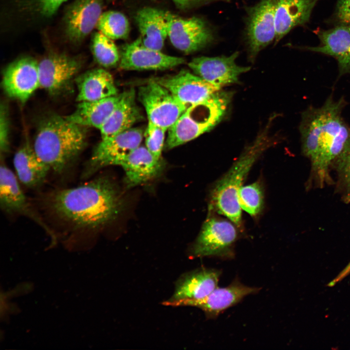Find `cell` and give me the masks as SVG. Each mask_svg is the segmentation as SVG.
Segmentation results:
<instances>
[{"label": "cell", "instance_id": "obj_1", "mask_svg": "<svg viewBox=\"0 0 350 350\" xmlns=\"http://www.w3.org/2000/svg\"><path fill=\"white\" fill-rule=\"evenodd\" d=\"M344 101L329 98L320 107L302 114L299 126L302 150L323 182L329 167L341 154L350 138V128L341 116Z\"/></svg>", "mask_w": 350, "mask_h": 350}, {"label": "cell", "instance_id": "obj_2", "mask_svg": "<svg viewBox=\"0 0 350 350\" xmlns=\"http://www.w3.org/2000/svg\"><path fill=\"white\" fill-rule=\"evenodd\" d=\"M122 206L117 187L105 176L57 191L51 200L52 209L59 218L77 227L89 228L100 227L112 221Z\"/></svg>", "mask_w": 350, "mask_h": 350}, {"label": "cell", "instance_id": "obj_3", "mask_svg": "<svg viewBox=\"0 0 350 350\" xmlns=\"http://www.w3.org/2000/svg\"><path fill=\"white\" fill-rule=\"evenodd\" d=\"M270 122L214 183L210 192L209 210L224 215L240 230L242 227V209L238 200V191L257 160L276 143V140L269 135Z\"/></svg>", "mask_w": 350, "mask_h": 350}, {"label": "cell", "instance_id": "obj_4", "mask_svg": "<svg viewBox=\"0 0 350 350\" xmlns=\"http://www.w3.org/2000/svg\"><path fill=\"white\" fill-rule=\"evenodd\" d=\"M85 127L52 114L39 125L33 145L38 158L55 173L67 170L86 144Z\"/></svg>", "mask_w": 350, "mask_h": 350}, {"label": "cell", "instance_id": "obj_5", "mask_svg": "<svg viewBox=\"0 0 350 350\" xmlns=\"http://www.w3.org/2000/svg\"><path fill=\"white\" fill-rule=\"evenodd\" d=\"M233 93L219 90L208 99L189 106L168 129L165 148L171 149L212 129L222 120Z\"/></svg>", "mask_w": 350, "mask_h": 350}, {"label": "cell", "instance_id": "obj_6", "mask_svg": "<svg viewBox=\"0 0 350 350\" xmlns=\"http://www.w3.org/2000/svg\"><path fill=\"white\" fill-rule=\"evenodd\" d=\"M209 210L199 234L191 249L190 256L233 259L234 245L239 238L237 227L230 220L221 218Z\"/></svg>", "mask_w": 350, "mask_h": 350}, {"label": "cell", "instance_id": "obj_7", "mask_svg": "<svg viewBox=\"0 0 350 350\" xmlns=\"http://www.w3.org/2000/svg\"><path fill=\"white\" fill-rule=\"evenodd\" d=\"M142 130L130 128L110 137L102 139L94 148L82 174L84 178L91 176L102 168L119 165L121 161L140 146Z\"/></svg>", "mask_w": 350, "mask_h": 350}, {"label": "cell", "instance_id": "obj_8", "mask_svg": "<svg viewBox=\"0 0 350 350\" xmlns=\"http://www.w3.org/2000/svg\"><path fill=\"white\" fill-rule=\"evenodd\" d=\"M138 98L145 108L148 122L167 130L188 107L167 88L151 79L140 88Z\"/></svg>", "mask_w": 350, "mask_h": 350}, {"label": "cell", "instance_id": "obj_9", "mask_svg": "<svg viewBox=\"0 0 350 350\" xmlns=\"http://www.w3.org/2000/svg\"><path fill=\"white\" fill-rule=\"evenodd\" d=\"M168 28V36L172 45L186 53L199 51L214 39L211 29L201 18H184L164 11Z\"/></svg>", "mask_w": 350, "mask_h": 350}, {"label": "cell", "instance_id": "obj_10", "mask_svg": "<svg viewBox=\"0 0 350 350\" xmlns=\"http://www.w3.org/2000/svg\"><path fill=\"white\" fill-rule=\"evenodd\" d=\"M245 36L249 57L253 61L262 50L275 41L274 0H260L248 9Z\"/></svg>", "mask_w": 350, "mask_h": 350}, {"label": "cell", "instance_id": "obj_11", "mask_svg": "<svg viewBox=\"0 0 350 350\" xmlns=\"http://www.w3.org/2000/svg\"><path fill=\"white\" fill-rule=\"evenodd\" d=\"M103 0H74L67 7L62 18L67 40L78 45L95 27L102 14Z\"/></svg>", "mask_w": 350, "mask_h": 350}, {"label": "cell", "instance_id": "obj_12", "mask_svg": "<svg viewBox=\"0 0 350 350\" xmlns=\"http://www.w3.org/2000/svg\"><path fill=\"white\" fill-rule=\"evenodd\" d=\"M2 85L8 96L25 103L40 88L38 62L28 56L13 61L3 70Z\"/></svg>", "mask_w": 350, "mask_h": 350}, {"label": "cell", "instance_id": "obj_13", "mask_svg": "<svg viewBox=\"0 0 350 350\" xmlns=\"http://www.w3.org/2000/svg\"><path fill=\"white\" fill-rule=\"evenodd\" d=\"M221 274V270L204 267L185 273L176 282L172 297L163 305L177 307L186 301L205 298L217 287Z\"/></svg>", "mask_w": 350, "mask_h": 350}, {"label": "cell", "instance_id": "obj_14", "mask_svg": "<svg viewBox=\"0 0 350 350\" xmlns=\"http://www.w3.org/2000/svg\"><path fill=\"white\" fill-rule=\"evenodd\" d=\"M239 54L238 52H235L229 56L197 57L192 59L188 66L197 75L221 89L226 85L238 83L240 75L250 70L249 67L236 64Z\"/></svg>", "mask_w": 350, "mask_h": 350}, {"label": "cell", "instance_id": "obj_15", "mask_svg": "<svg viewBox=\"0 0 350 350\" xmlns=\"http://www.w3.org/2000/svg\"><path fill=\"white\" fill-rule=\"evenodd\" d=\"M81 58L63 53H51L38 62L40 88L51 94L61 91L78 72Z\"/></svg>", "mask_w": 350, "mask_h": 350}, {"label": "cell", "instance_id": "obj_16", "mask_svg": "<svg viewBox=\"0 0 350 350\" xmlns=\"http://www.w3.org/2000/svg\"><path fill=\"white\" fill-rule=\"evenodd\" d=\"M165 87L180 102L189 106L203 102L220 88L186 70L176 74L151 79Z\"/></svg>", "mask_w": 350, "mask_h": 350}, {"label": "cell", "instance_id": "obj_17", "mask_svg": "<svg viewBox=\"0 0 350 350\" xmlns=\"http://www.w3.org/2000/svg\"><path fill=\"white\" fill-rule=\"evenodd\" d=\"M119 62L125 70H164L181 65L185 60L146 47L139 38L122 47Z\"/></svg>", "mask_w": 350, "mask_h": 350}, {"label": "cell", "instance_id": "obj_18", "mask_svg": "<svg viewBox=\"0 0 350 350\" xmlns=\"http://www.w3.org/2000/svg\"><path fill=\"white\" fill-rule=\"evenodd\" d=\"M260 290V288L243 284L237 278L227 287H217L205 298L184 302L180 306L197 307L204 312L207 319H215L225 310L237 304L246 296L257 293Z\"/></svg>", "mask_w": 350, "mask_h": 350}, {"label": "cell", "instance_id": "obj_19", "mask_svg": "<svg viewBox=\"0 0 350 350\" xmlns=\"http://www.w3.org/2000/svg\"><path fill=\"white\" fill-rule=\"evenodd\" d=\"M315 32L319 39V45L306 47V49L334 58L340 75L350 73V25L337 24L331 29L318 30Z\"/></svg>", "mask_w": 350, "mask_h": 350}, {"label": "cell", "instance_id": "obj_20", "mask_svg": "<svg viewBox=\"0 0 350 350\" xmlns=\"http://www.w3.org/2000/svg\"><path fill=\"white\" fill-rule=\"evenodd\" d=\"M0 204L1 209L9 214L25 215L37 223L52 235L51 230L33 210L13 172L1 158L0 166Z\"/></svg>", "mask_w": 350, "mask_h": 350}, {"label": "cell", "instance_id": "obj_21", "mask_svg": "<svg viewBox=\"0 0 350 350\" xmlns=\"http://www.w3.org/2000/svg\"><path fill=\"white\" fill-rule=\"evenodd\" d=\"M125 173L127 188L146 183L158 176L164 168L161 159L157 158L144 146H139L120 163Z\"/></svg>", "mask_w": 350, "mask_h": 350}, {"label": "cell", "instance_id": "obj_22", "mask_svg": "<svg viewBox=\"0 0 350 350\" xmlns=\"http://www.w3.org/2000/svg\"><path fill=\"white\" fill-rule=\"evenodd\" d=\"M320 0H274L276 44L292 29L310 19L312 11Z\"/></svg>", "mask_w": 350, "mask_h": 350}, {"label": "cell", "instance_id": "obj_23", "mask_svg": "<svg viewBox=\"0 0 350 350\" xmlns=\"http://www.w3.org/2000/svg\"><path fill=\"white\" fill-rule=\"evenodd\" d=\"M142 118L136 102L134 88L122 93L121 98L115 108L99 129L102 139H106L124 131Z\"/></svg>", "mask_w": 350, "mask_h": 350}, {"label": "cell", "instance_id": "obj_24", "mask_svg": "<svg viewBox=\"0 0 350 350\" xmlns=\"http://www.w3.org/2000/svg\"><path fill=\"white\" fill-rule=\"evenodd\" d=\"M141 44L148 48L159 51L162 49L168 36V28L164 11L144 7L135 16Z\"/></svg>", "mask_w": 350, "mask_h": 350}, {"label": "cell", "instance_id": "obj_25", "mask_svg": "<svg viewBox=\"0 0 350 350\" xmlns=\"http://www.w3.org/2000/svg\"><path fill=\"white\" fill-rule=\"evenodd\" d=\"M13 163L18 179L30 188H36L42 184L51 170L38 158L33 146L28 141L17 151Z\"/></svg>", "mask_w": 350, "mask_h": 350}, {"label": "cell", "instance_id": "obj_26", "mask_svg": "<svg viewBox=\"0 0 350 350\" xmlns=\"http://www.w3.org/2000/svg\"><path fill=\"white\" fill-rule=\"evenodd\" d=\"M77 100L79 102L94 101L118 94L112 75L102 68L88 70L76 80Z\"/></svg>", "mask_w": 350, "mask_h": 350}, {"label": "cell", "instance_id": "obj_27", "mask_svg": "<svg viewBox=\"0 0 350 350\" xmlns=\"http://www.w3.org/2000/svg\"><path fill=\"white\" fill-rule=\"evenodd\" d=\"M121 96L122 93L99 100L80 102L75 110L66 117L79 125L100 129L115 108Z\"/></svg>", "mask_w": 350, "mask_h": 350}, {"label": "cell", "instance_id": "obj_28", "mask_svg": "<svg viewBox=\"0 0 350 350\" xmlns=\"http://www.w3.org/2000/svg\"><path fill=\"white\" fill-rule=\"evenodd\" d=\"M68 0H14L17 16L27 22H39L52 18Z\"/></svg>", "mask_w": 350, "mask_h": 350}, {"label": "cell", "instance_id": "obj_29", "mask_svg": "<svg viewBox=\"0 0 350 350\" xmlns=\"http://www.w3.org/2000/svg\"><path fill=\"white\" fill-rule=\"evenodd\" d=\"M91 50L96 62L104 68L114 67L120 62V55L113 40L100 32L92 36Z\"/></svg>", "mask_w": 350, "mask_h": 350}, {"label": "cell", "instance_id": "obj_30", "mask_svg": "<svg viewBox=\"0 0 350 350\" xmlns=\"http://www.w3.org/2000/svg\"><path fill=\"white\" fill-rule=\"evenodd\" d=\"M96 27L100 32L112 40L125 39L130 31L127 18L122 13L116 11L102 13Z\"/></svg>", "mask_w": 350, "mask_h": 350}, {"label": "cell", "instance_id": "obj_31", "mask_svg": "<svg viewBox=\"0 0 350 350\" xmlns=\"http://www.w3.org/2000/svg\"><path fill=\"white\" fill-rule=\"evenodd\" d=\"M241 208L253 217L262 211L264 206V189L260 181L243 186L238 193Z\"/></svg>", "mask_w": 350, "mask_h": 350}, {"label": "cell", "instance_id": "obj_32", "mask_svg": "<svg viewBox=\"0 0 350 350\" xmlns=\"http://www.w3.org/2000/svg\"><path fill=\"white\" fill-rule=\"evenodd\" d=\"M166 131L160 126L148 123L144 134L146 147L158 159H161Z\"/></svg>", "mask_w": 350, "mask_h": 350}, {"label": "cell", "instance_id": "obj_33", "mask_svg": "<svg viewBox=\"0 0 350 350\" xmlns=\"http://www.w3.org/2000/svg\"><path fill=\"white\" fill-rule=\"evenodd\" d=\"M9 119L6 105L3 103L0 105V149L1 155L7 153L9 148Z\"/></svg>", "mask_w": 350, "mask_h": 350}, {"label": "cell", "instance_id": "obj_34", "mask_svg": "<svg viewBox=\"0 0 350 350\" xmlns=\"http://www.w3.org/2000/svg\"><path fill=\"white\" fill-rule=\"evenodd\" d=\"M339 171L346 184L350 187V138L344 149L336 158Z\"/></svg>", "mask_w": 350, "mask_h": 350}, {"label": "cell", "instance_id": "obj_35", "mask_svg": "<svg viewBox=\"0 0 350 350\" xmlns=\"http://www.w3.org/2000/svg\"><path fill=\"white\" fill-rule=\"evenodd\" d=\"M337 24L350 25V0H337L334 12Z\"/></svg>", "mask_w": 350, "mask_h": 350}, {"label": "cell", "instance_id": "obj_36", "mask_svg": "<svg viewBox=\"0 0 350 350\" xmlns=\"http://www.w3.org/2000/svg\"><path fill=\"white\" fill-rule=\"evenodd\" d=\"M182 10H189L203 5L217 1L230 2L234 0H172Z\"/></svg>", "mask_w": 350, "mask_h": 350}, {"label": "cell", "instance_id": "obj_37", "mask_svg": "<svg viewBox=\"0 0 350 350\" xmlns=\"http://www.w3.org/2000/svg\"><path fill=\"white\" fill-rule=\"evenodd\" d=\"M346 200L347 202L350 203V191L347 194V195L346 196Z\"/></svg>", "mask_w": 350, "mask_h": 350}, {"label": "cell", "instance_id": "obj_38", "mask_svg": "<svg viewBox=\"0 0 350 350\" xmlns=\"http://www.w3.org/2000/svg\"><path fill=\"white\" fill-rule=\"evenodd\" d=\"M350 270V263L349 264L348 266L347 267V269H346L343 272L344 274L345 275Z\"/></svg>", "mask_w": 350, "mask_h": 350}, {"label": "cell", "instance_id": "obj_39", "mask_svg": "<svg viewBox=\"0 0 350 350\" xmlns=\"http://www.w3.org/2000/svg\"><path fill=\"white\" fill-rule=\"evenodd\" d=\"M106 0L107 1H113L117 0Z\"/></svg>", "mask_w": 350, "mask_h": 350}]
</instances>
